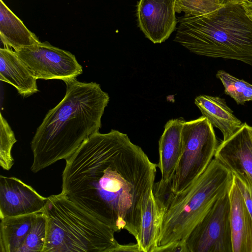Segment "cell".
<instances>
[{
	"mask_svg": "<svg viewBox=\"0 0 252 252\" xmlns=\"http://www.w3.org/2000/svg\"><path fill=\"white\" fill-rule=\"evenodd\" d=\"M174 41L195 54L252 66V20L239 0L211 13L179 19Z\"/></svg>",
	"mask_w": 252,
	"mask_h": 252,
	"instance_id": "3957f363",
	"label": "cell"
},
{
	"mask_svg": "<svg viewBox=\"0 0 252 252\" xmlns=\"http://www.w3.org/2000/svg\"><path fill=\"white\" fill-rule=\"evenodd\" d=\"M43 252H118L121 246L109 226L61 193L48 197Z\"/></svg>",
	"mask_w": 252,
	"mask_h": 252,
	"instance_id": "5b68a950",
	"label": "cell"
},
{
	"mask_svg": "<svg viewBox=\"0 0 252 252\" xmlns=\"http://www.w3.org/2000/svg\"><path fill=\"white\" fill-rule=\"evenodd\" d=\"M228 191L219 198L186 241L189 252H233Z\"/></svg>",
	"mask_w": 252,
	"mask_h": 252,
	"instance_id": "52a82bcc",
	"label": "cell"
},
{
	"mask_svg": "<svg viewBox=\"0 0 252 252\" xmlns=\"http://www.w3.org/2000/svg\"><path fill=\"white\" fill-rule=\"evenodd\" d=\"M176 0H140L137 9L138 25L154 43L165 41L175 30Z\"/></svg>",
	"mask_w": 252,
	"mask_h": 252,
	"instance_id": "30bf717a",
	"label": "cell"
},
{
	"mask_svg": "<svg viewBox=\"0 0 252 252\" xmlns=\"http://www.w3.org/2000/svg\"><path fill=\"white\" fill-rule=\"evenodd\" d=\"M154 252H189L186 241H178L169 244L158 246Z\"/></svg>",
	"mask_w": 252,
	"mask_h": 252,
	"instance_id": "cb8c5ba5",
	"label": "cell"
},
{
	"mask_svg": "<svg viewBox=\"0 0 252 252\" xmlns=\"http://www.w3.org/2000/svg\"><path fill=\"white\" fill-rule=\"evenodd\" d=\"M185 122L182 118L168 121L158 142L159 160L157 167L160 169L163 184H170L182 153V130Z\"/></svg>",
	"mask_w": 252,
	"mask_h": 252,
	"instance_id": "4fadbf2b",
	"label": "cell"
},
{
	"mask_svg": "<svg viewBox=\"0 0 252 252\" xmlns=\"http://www.w3.org/2000/svg\"><path fill=\"white\" fill-rule=\"evenodd\" d=\"M164 210V206L152 189L143 208L136 239L140 252H154L158 247Z\"/></svg>",
	"mask_w": 252,
	"mask_h": 252,
	"instance_id": "2e32d148",
	"label": "cell"
},
{
	"mask_svg": "<svg viewBox=\"0 0 252 252\" xmlns=\"http://www.w3.org/2000/svg\"><path fill=\"white\" fill-rule=\"evenodd\" d=\"M62 193L115 232L138 237L157 164L127 134L94 133L67 159Z\"/></svg>",
	"mask_w": 252,
	"mask_h": 252,
	"instance_id": "6da1fadb",
	"label": "cell"
},
{
	"mask_svg": "<svg viewBox=\"0 0 252 252\" xmlns=\"http://www.w3.org/2000/svg\"><path fill=\"white\" fill-rule=\"evenodd\" d=\"M213 126L205 117L185 122L182 130V153L170 184V191L180 193L205 171L219 146Z\"/></svg>",
	"mask_w": 252,
	"mask_h": 252,
	"instance_id": "8992f818",
	"label": "cell"
},
{
	"mask_svg": "<svg viewBox=\"0 0 252 252\" xmlns=\"http://www.w3.org/2000/svg\"><path fill=\"white\" fill-rule=\"evenodd\" d=\"M247 15L252 20V0H239Z\"/></svg>",
	"mask_w": 252,
	"mask_h": 252,
	"instance_id": "d4e9b609",
	"label": "cell"
},
{
	"mask_svg": "<svg viewBox=\"0 0 252 252\" xmlns=\"http://www.w3.org/2000/svg\"><path fill=\"white\" fill-rule=\"evenodd\" d=\"M216 77L222 83L225 94L232 98L237 104L252 101V84L222 70L218 71Z\"/></svg>",
	"mask_w": 252,
	"mask_h": 252,
	"instance_id": "d6986e66",
	"label": "cell"
},
{
	"mask_svg": "<svg viewBox=\"0 0 252 252\" xmlns=\"http://www.w3.org/2000/svg\"><path fill=\"white\" fill-rule=\"evenodd\" d=\"M36 214L6 217L0 219V252H17L25 242Z\"/></svg>",
	"mask_w": 252,
	"mask_h": 252,
	"instance_id": "ac0fdd59",
	"label": "cell"
},
{
	"mask_svg": "<svg viewBox=\"0 0 252 252\" xmlns=\"http://www.w3.org/2000/svg\"><path fill=\"white\" fill-rule=\"evenodd\" d=\"M214 158L252 185V126L243 123L236 133L219 145Z\"/></svg>",
	"mask_w": 252,
	"mask_h": 252,
	"instance_id": "8fae6325",
	"label": "cell"
},
{
	"mask_svg": "<svg viewBox=\"0 0 252 252\" xmlns=\"http://www.w3.org/2000/svg\"><path fill=\"white\" fill-rule=\"evenodd\" d=\"M64 82L65 96L48 111L31 143L33 156L31 170L34 173L69 158L101 126L108 94L95 82H82L76 78Z\"/></svg>",
	"mask_w": 252,
	"mask_h": 252,
	"instance_id": "7a4b0ae2",
	"label": "cell"
},
{
	"mask_svg": "<svg viewBox=\"0 0 252 252\" xmlns=\"http://www.w3.org/2000/svg\"><path fill=\"white\" fill-rule=\"evenodd\" d=\"M0 80L13 86L18 93L27 97L36 93L37 79L17 55L5 47L0 49Z\"/></svg>",
	"mask_w": 252,
	"mask_h": 252,
	"instance_id": "5bb4252c",
	"label": "cell"
},
{
	"mask_svg": "<svg viewBox=\"0 0 252 252\" xmlns=\"http://www.w3.org/2000/svg\"><path fill=\"white\" fill-rule=\"evenodd\" d=\"M47 234V217L43 212L36 213L31 228L17 252H43Z\"/></svg>",
	"mask_w": 252,
	"mask_h": 252,
	"instance_id": "ffe728a7",
	"label": "cell"
},
{
	"mask_svg": "<svg viewBox=\"0 0 252 252\" xmlns=\"http://www.w3.org/2000/svg\"><path fill=\"white\" fill-rule=\"evenodd\" d=\"M225 1L222 0H176L175 12L185 13V16L206 15L219 9Z\"/></svg>",
	"mask_w": 252,
	"mask_h": 252,
	"instance_id": "44dd1931",
	"label": "cell"
},
{
	"mask_svg": "<svg viewBox=\"0 0 252 252\" xmlns=\"http://www.w3.org/2000/svg\"><path fill=\"white\" fill-rule=\"evenodd\" d=\"M0 116V165L3 169L9 170L14 163L11 150L17 140L11 128L1 113Z\"/></svg>",
	"mask_w": 252,
	"mask_h": 252,
	"instance_id": "7402d4cb",
	"label": "cell"
},
{
	"mask_svg": "<svg viewBox=\"0 0 252 252\" xmlns=\"http://www.w3.org/2000/svg\"><path fill=\"white\" fill-rule=\"evenodd\" d=\"M234 179L243 195L247 208L252 217V185L244 176L233 174Z\"/></svg>",
	"mask_w": 252,
	"mask_h": 252,
	"instance_id": "603a6c76",
	"label": "cell"
},
{
	"mask_svg": "<svg viewBox=\"0 0 252 252\" xmlns=\"http://www.w3.org/2000/svg\"><path fill=\"white\" fill-rule=\"evenodd\" d=\"M222 0L225 1V0Z\"/></svg>",
	"mask_w": 252,
	"mask_h": 252,
	"instance_id": "484cf974",
	"label": "cell"
},
{
	"mask_svg": "<svg viewBox=\"0 0 252 252\" xmlns=\"http://www.w3.org/2000/svg\"><path fill=\"white\" fill-rule=\"evenodd\" d=\"M37 79L76 78L83 72L82 66L70 52L45 41L15 51Z\"/></svg>",
	"mask_w": 252,
	"mask_h": 252,
	"instance_id": "ba28073f",
	"label": "cell"
},
{
	"mask_svg": "<svg viewBox=\"0 0 252 252\" xmlns=\"http://www.w3.org/2000/svg\"><path fill=\"white\" fill-rule=\"evenodd\" d=\"M233 173L215 158L205 171L180 193L169 185L158 186L155 195L164 206L158 246L186 240L213 205L228 192Z\"/></svg>",
	"mask_w": 252,
	"mask_h": 252,
	"instance_id": "277c9868",
	"label": "cell"
},
{
	"mask_svg": "<svg viewBox=\"0 0 252 252\" xmlns=\"http://www.w3.org/2000/svg\"><path fill=\"white\" fill-rule=\"evenodd\" d=\"M47 200L19 179L0 176V219L42 212Z\"/></svg>",
	"mask_w": 252,
	"mask_h": 252,
	"instance_id": "9c48e42d",
	"label": "cell"
},
{
	"mask_svg": "<svg viewBox=\"0 0 252 252\" xmlns=\"http://www.w3.org/2000/svg\"><path fill=\"white\" fill-rule=\"evenodd\" d=\"M233 252H252V217L234 180L228 191Z\"/></svg>",
	"mask_w": 252,
	"mask_h": 252,
	"instance_id": "7c38bea8",
	"label": "cell"
},
{
	"mask_svg": "<svg viewBox=\"0 0 252 252\" xmlns=\"http://www.w3.org/2000/svg\"><path fill=\"white\" fill-rule=\"evenodd\" d=\"M0 36L5 47L14 51L40 42L2 0H0Z\"/></svg>",
	"mask_w": 252,
	"mask_h": 252,
	"instance_id": "e0dca14e",
	"label": "cell"
},
{
	"mask_svg": "<svg viewBox=\"0 0 252 252\" xmlns=\"http://www.w3.org/2000/svg\"><path fill=\"white\" fill-rule=\"evenodd\" d=\"M194 103L202 116L206 117L213 126L220 130L223 135V141L236 133L243 125L222 98L200 95L195 98Z\"/></svg>",
	"mask_w": 252,
	"mask_h": 252,
	"instance_id": "9a60e30c",
	"label": "cell"
}]
</instances>
